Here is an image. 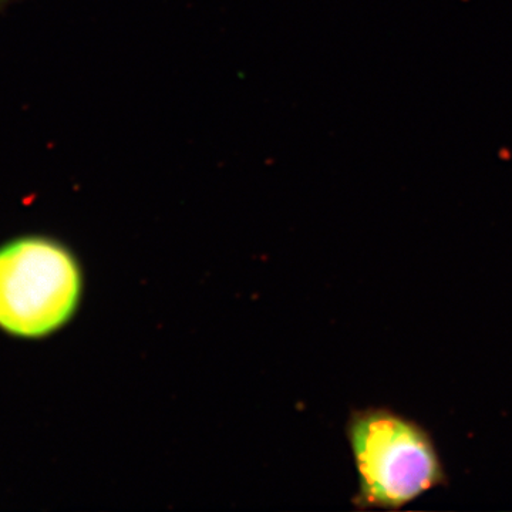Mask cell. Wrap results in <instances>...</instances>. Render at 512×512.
<instances>
[{"instance_id": "cell-2", "label": "cell", "mask_w": 512, "mask_h": 512, "mask_svg": "<svg viewBox=\"0 0 512 512\" xmlns=\"http://www.w3.org/2000/svg\"><path fill=\"white\" fill-rule=\"evenodd\" d=\"M76 256L46 237H23L0 247V329L39 339L62 329L82 299Z\"/></svg>"}, {"instance_id": "cell-1", "label": "cell", "mask_w": 512, "mask_h": 512, "mask_svg": "<svg viewBox=\"0 0 512 512\" xmlns=\"http://www.w3.org/2000/svg\"><path fill=\"white\" fill-rule=\"evenodd\" d=\"M349 446L359 477V510H400L448 483L430 431L386 407L350 416Z\"/></svg>"}]
</instances>
